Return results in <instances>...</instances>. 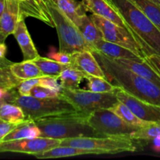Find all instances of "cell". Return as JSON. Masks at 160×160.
Instances as JSON below:
<instances>
[{"label": "cell", "instance_id": "cell-1", "mask_svg": "<svg viewBox=\"0 0 160 160\" xmlns=\"http://www.w3.org/2000/svg\"><path fill=\"white\" fill-rule=\"evenodd\" d=\"M102 68L106 79L143 101L160 106V87L131 70L122 67L114 59L98 51H92Z\"/></svg>", "mask_w": 160, "mask_h": 160}, {"label": "cell", "instance_id": "cell-2", "mask_svg": "<svg viewBox=\"0 0 160 160\" xmlns=\"http://www.w3.org/2000/svg\"><path fill=\"white\" fill-rule=\"evenodd\" d=\"M145 52L160 56V30L131 0H109Z\"/></svg>", "mask_w": 160, "mask_h": 160}, {"label": "cell", "instance_id": "cell-3", "mask_svg": "<svg viewBox=\"0 0 160 160\" xmlns=\"http://www.w3.org/2000/svg\"><path fill=\"white\" fill-rule=\"evenodd\" d=\"M88 115L81 112L59 114L34 120L42 137L65 139L78 137L101 136L88 123Z\"/></svg>", "mask_w": 160, "mask_h": 160}, {"label": "cell", "instance_id": "cell-4", "mask_svg": "<svg viewBox=\"0 0 160 160\" xmlns=\"http://www.w3.org/2000/svg\"><path fill=\"white\" fill-rule=\"evenodd\" d=\"M6 102L20 106L27 118L32 120L50 116L77 112L73 105L61 96L38 98L31 95H20L17 88L10 90V95Z\"/></svg>", "mask_w": 160, "mask_h": 160}, {"label": "cell", "instance_id": "cell-5", "mask_svg": "<svg viewBox=\"0 0 160 160\" xmlns=\"http://www.w3.org/2000/svg\"><path fill=\"white\" fill-rule=\"evenodd\" d=\"M46 6L57 31L59 51L69 54L85 50L93 51V48L84 40L78 27L56 5L48 3Z\"/></svg>", "mask_w": 160, "mask_h": 160}, {"label": "cell", "instance_id": "cell-6", "mask_svg": "<svg viewBox=\"0 0 160 160\" xmlns=\"http://www.w3.org/2000/svg\"><path fill=\"white\" fill-rule=\"evenodd\" d=\"M138 142L131 138L130 135L96 136L62 139L60 145L97 150L103 154H117L124 152L137 151L138 145L136 143Z\"/></svg>", "mask_w": 160, "mask_h": 160}, {"label": "cell", "instance_id": "cell-7", "mask_svg": "<svg viewBox=\"0 0 160 160\" xmlns=\"http://www.w3.org/2000/svg\"><path fill=\"white\" fill-rule=\"evenodd\" d=\"M117 90L113 92H95L78 88L63 89L59 96L70 102L78 112L89 115L96 110L111 109L119 102Z\"/></svg>", "mask_w": 160, "mask_h": 160}, {"label": "cell", "instance_id": "cell-8", "mask_svg": "<svg viewBox=\"0 0 160 160\" xmlns=\"http://www.w3.org/2000/svg\"><path fill=\"white\" fill-rule=\"evenodd\" d=\"M88 123L101 136L131 135L139 128L125 122L109 109H99L89 114Z\"/></svg>", "mask_w": 160, "mask_h": 160}, {"label": "cell", "instance_id": "cell-9", "mask_svg": "<svg viewBox=\"0 0 160 160\" xmlns=\"http://www.w3.org/2000/svg\"><path fill=\"white\" fill-rule=\"evenodd\" d=\"M90 17L98 27L105 40L128 48L140 58L145 59L143 48L129 30L100 16L92 14Z\"/></svg>", "mask_w": 160, "mask_h": 160}, {"label": "cell", "instance_id": "cell-10", "mask_svg": "<svg viewBox=\"0 0 160 160\" xmlns=\"http://www.w3.org/2000/svg\"><path fill=\"white\" fill-rule=\"evenodd\" d=\"M60 139L38 137L0 142V153L14 152L36 156L60 145Z\"/></svg>", "mask_w": 160, "mask_h": 160}, {"label": "cell", "instance_id": "cell-11", "mask_svg": "<svg viewBox=\"0 0 160 160\" xmlns=\"http://www.w3.org/2000/svg\"><path fill=\"white\" fill-rule=\"evenodd\" d=\"M117 96L120 102L124 103L141 120L160 123V106L147 102L120 88L117 90Z\"/></svg>", "mask_w": 160, "mask_h": 160}, {"label": "cell", "instance_id": "cell-12", "mask_svg": "<svg viewBox=\"0 0 160 160\" xmlns=\"http://www.w3.org/2000/svg\"><path fill=\"white\" fill-rule=\"evenodd\" d=\"M86 11L106 18L128 30L126 23L109 0H82Z\"/></svg>", "mask_w": 160, "mask_h": 160}, {"label": "cell", "instance_id": "cell-13", "mask_svg": "<svg viewBox=\"0 0 160 160\" xmlns=\"http://www.w3.org/2000/svg\"><path fill=\"white\" fill-rule=\"evenodd\" d=\"M21 17H25L19 0H6L4 11L0 17V31L7 38L13 34L17 23Z\"/></svg>", "mask_w": 160, "mask_h": 160}, {"label": "cell", "instance_id": "cell-14", "mask_svg": "<svg viewBox=\"0 0 160 160\" xmlns=\"http://www.w3.org/2000/svg\"><path fill=\"white\" fill-rule=\"evenodd\" d=\"M71 66L86 74L106 78L99 62L92 52L89 50L73 53Z\"/></svg>", "mask_w": 160, "mask_h": 160}, {"label": "cell", "instance_id": "cell-15", "mask_svg": "<svg viewBox=\"0 0 160 160\" xmlns=\"http://www.w3.org/2000/svg\"><path fill=\"white\" fill-rule=\"evenodd\" d=\"M12 34L21 49L23 60H33L40 56L26 26L25 17L20 19Z\"/></svg>", "mask_w": 160, "mask_h": 160}, {"label": "cell", "instance_id": "cell-16", "mask_svg": "<svg viewBox=\"0 0 160 160\" xmlns=\"http://www.w3.org/2000/svg\"><path fill=\"white\" fill-rule=\"evenodd\" d=\"M114 60L122 67L131 70L134 73L145 79L149 80L160 87V76L159 73L148 62H145V59H119Z\"/></svg>", "mask_w": 160, "mask_h": 160}, {"label": "cell", "instance_id": "cell-17", "mask_svg": "<svg viewBox=\"0 0 160 160\" xmlns=\"http://www.w3.org/2000/svg\"><path fill=\"white\" fill-rule=\"evenodd\" d=\"M95 51L102 53L105 56L113 59H144L134 54L128 48L119 45L117 44L108 42L103 38H100L95 44Z\"/></svg>", "mask_w": 160, "mask_h": 160}, {"label": "cell", "instance_id": "cell-18", "mask_svg": "<svg viewBox=\"0 0 160 160\" xmlns=\"http://www.w3.org/2000/svg\"><path fill=\"white\" fill-rule=\"evenodd\" d=\"M102 155L103 153L97 150L84 149L71 146H59L48 149L40 154L36 155L37 159H57V158L71 157V156H82V155Z\"/></svg>", "mask_w": 160, "mask_h": 160}, {"label": "cell", "instance_id": "cell-19", "mask_svg": "<svg viewBox=\"0 0 160 160\" xmlns=\"http://www.w3.org/2000/svg\"><path fill=\"white\" fill-rule=\"evenodd\" d=\"M38 137H42L40 129L35 124L34 120L28 119L25 121L17 124V126L12 131H10L2 142H9L23 138H34Z\"/></svg>", "mask_w": 160, "mask_h": 160}, {"label": "cell", "instance_id": "cell-20", "mask_svg": "<svg viewBox=\"0 0 160 160\" xmlns=\"http://www.w3.org/2000/svg\"><path fill=\"white\" fill-rule=\"evenodd\" d=\"M56 6L77 27L87 12L82 1L78 0H57Z\"/></svg>", "mask_w": 160, "mask_h": 160}, {"label": "cell", "instance_id": "cell-21", "mask_svg": "<svg viewBox=\"0 0 160 160\" xmlns=\"http://www.w3.org/2000/svg\"><path fill=\"white\" fill-rule=\"evenodd\" d=\"M10 68L13 74L21 81L45 76L33 60L12 62L10 65Z\"/></svg>", "mask_w": 160, "mask_h": 160}, {"label": "cell", "instance_id": "cell-22", "mask_svg": "<svg viewBox=\"0 0 160 160\" xmlns=\"http://www.w3.org/2000/svg\"><path fill=\"white\" fill-rule=\"evenodd\" d=\"M78 28L84 40L93 48V51H95V44L102 38V35L90 16L87 14L84 15Z\"/></svg>", "mask_w": 160, "mask_h": 160}, {"label": "cell", "instance_id": "cell-23", "mask_svg": "<svg viewBox=\"0 0 160 160\" xmlns=\"http://www.w3.org/2000/svg\"><path fill=\"white\" fill-rule=\"evenodd\" d=\"M86 78V73L72 67V66L64 69L58 76L60 85L63 89H75L79 88L81 81Z\"/></svg>", "mask_w": 160, "mask_h": 160}, {"label": "cell", "instance_id": "cell-24", "mask_svg": "<svg viewBox=\"0 0 160 160\" xmlns=\"http://www.w3.org/2000/svg\"><path fill=\"white\" fill-rule=\"evenodd\" d=\"M0 119L11 123L19 124L28 120L20 106L9 102H4L0 110Z\"/></svg>", "mask_w": 160, "mask_h": 160}, {"label": "cell", "instance_id": "cell-25", "mask_svg": "<svg viewBox=\"0 0 160 160\" xmlns=\"http://www.w3.org/2000/svg\"><path fill=\"white\" fill-rule=\"evenodd\" d=\"M33 61L45 76H59L64 69L71 66L60 63L48 57L44 58L40 56L33 59Z\"/></svg>", "mask_w": 160, "mask_h": 160}, {"label": "cell", "instance_id": "cell-26", "mask_svg": "<svg viewBox=\"0 0 160 160\" xmlns=\"http://www.w3.org/2000/svg\"><path fill=\"white\" fill-rule=\"evenodd\" d=\"M110 110H112L114 113L117 114V116L120 117L121 119H123L125 122H127L129 124L133 125V126L141 127L146 126L147 124H148L151 122L145 121V120H141L140 118L137 117L131 109H129L128 106L124 104V103L121 102L119 101V102L117 104H116L115 106L112 108L109 109Z\"/></svg>", "mask_w": 160, "mask_h": 160}, {"label": "cell", "instance_id": "cell-27", "mask_svg": "<svg viewBox=\"0 0 160 160\" xmlns=\"http://www.w3.org/2000/svg\"><path fill=\"white\" fill-rule=\"evenodd\" d=\"M160 30V6L152 0H131Z\"/></svg>", "mask_w": 160, "mask_h": 160}, {"label": "cell", "instance_id": "cell-28", "mask_svg": "<svg viewBox=\"0 0 160 160\" xmlns=\"http://www.w3.org/2000/svg\"><path fill=\"white\" fill-rule=\"evenodd\" d=\"M160 135V123L151 122L146 126L141 127L133 132L130 137L139 142H152Z\"/></svg>", "mask_w": 160, "mask_h": 160}, {"label": "cell", "instance_id": "cell-29", "mask_svg": "<svg viewBox=\"0 0 160 160\" xmlns=\"http://www.w3.org/2000/svg\"><path fill=\"white\" fill-rule=\"evenodd\" d=\"M88 90L95 92H113L119 87L112 84L106 78L86 74Z\"/></svg>", "mask_w": 160, "mask_h": 160}, {"label": "cell", "instance_id": "cell-30", "mask_svg": "<svg viewBox=\"0 0 160 160\" xmlns=\"http://www.w3.org/2000/svg\"><path fill=\"white\" fill-rule=\"evenodd\" d=\"M21 80L13 74L9 66L0 67V88L6 90L17 88Z\"/></svg>", "mask_w": 160, "mask_h": 160}, {"label": "cell", "instance_id": "cell-31", "mask_svg": "<svg viewBox=\"0 0 160 160\" xmlns=\"http://www.w3.org/2000/svg\"><path fill=\"white\" fill-rule=\"evenodd\" d=\"M30 95L38 98H55V97L59 96V92L52 90V89L42 87V86L36 85L31 89Z\"/></svg>", "mask_w": 160, "mask_h": 160}, {"label": "cell", "instance_id": "cell-32", "mask_svg": "<svg viewBox=\"0 0 160 160\" xmlns=\"http://www.w3.org/2000/svg\"><path fill=\"white\" fill-rule=\"evenodd\" d=\"M47 57L58 62H60V63L66 64V65H71L72 54L62 52L60 51L57 52L53 47H51L50 51L47 54Z\"/></svg>", "mask_w": 160, "mask_h": 160}, {"label": "cell", "instance_id": "cell-33", "mask_svg": "<svg viewBox=\"0 0 160 160\" xmlns=\"http://www.w3.org/2000/svg\"><path fill=\"white\" fill-rule=\"evenodd\" d=\"M40 78H31V79L24 80L20 82L17 87V90L18 93L21 95H31V91L34 86L39 85L40 82Z\"/></svg>", "mask_w": 160, "mask_h": 160}, {"label": "cell", "instance_id": "cell-34", "mask_svg": "<svg viewBox=\"0 0 160 160\" xmlns=\"http://www.w3.org/2000/svg\"><path fill=\"white\" fill-rule=\"evenodd\" d=\"M17 126V124L9 123L0 119V142H2V139Z\"/></svg>", "mask_w": 160, "mask_h": 160}, {"label": "cell", "instance_id": "cell-35", "mask_svg": "<svg viewBox=\"0 0 160 160\" xmlns=\"http://www.w3.org/2000/svg\"><path fill=\"white\" fill-rule=\"evenodd\" d=\"M144 59L159 73L160 76V56L158 55L152 54L145 56Z\"/></svg>", "mask_w": 160, "mask_h": 160}, {"label": "cell", "instance_id": "cell-36", "mask_svg": "<svg viewBox=\"0 0 160 160\" xmlns=\"http://www.w3.org/2000/svg\"><path fill=\"white\" fill-rule=\"evenodd\" d=\"M6 52H7V46L5 42H0V62H3L7 65H11L12 62L6 58Z\"/></svg>", "mask_w": 160, "mask_h": 160}, {"label": "cell", "instance_id": "cell-37", "mask_svg": "<svg viewBox=\"0 0 160 160\" xmlns=\"http://www.w3.org/2000/svg\"><path fill=\"white\" fill-rule=\"evenodd\" d=\"M10 95V90H6L0 88V101L6 102Z\"/></svg>", "mask_w": 160, "mask_h": 160}, {"label": "cell", "instance_id": "cell-38", "mask_svg": "<svg viewBox=\"0 0 160 160\" xmlns=\"http://www.w3.org/2000/svg\"><path fill=\"white\" fill-rule=\"evenodd\" d=\"M152 142L153 144V149L156 152H160V135L153 139Z\"/></svg>", "mask_w": 160, "mask_h": 160}, {"label": "cell", "instance_id": "cell-39", "mask_svg": "<svg viewBox=\"0 0 160 160\" xmlns=\"http://www.w3.org/2000/svg\"><path fill=\"white\" fill-rule=\"evenodd\" d=\"M5 6H6V0H0V17L4 11Z\"/></svg>", "mask_w": 160, "mask_h": 160}, {"label": "cell", "instance_id": "cell-40", "mask_svg": "<svg viewBox=\"0 0 160 160\" xmlns=\"http://www.w3.org/2000/svg\"><path fill=\"white\" fill-rule=\"evenodd\" d=\"M6 39V37H5L4 34L0 31V42H5V40Z\"/></svg>", "mask_w": 160, "mask_h": 160}, {"label": "cell", "instance_id": "cell-41", "mask_svg": "<svg viewBox=\"0 0 160 160\" xmlns=\"http://www.w3.org/2000/svg\"><path fill=\"white\" fill-rule=\"evenodd\" d=\"M38 1L43 5H47V4H48V3H50L49 0H38Z\"/></svg>", "mask_w": 160, "mask_h": 160}, {"label": "cell", "instance_id": "cell-42", "mask_svg": "<svg viewBox=\"0 0 160 160\" xmlns=\"http://www.w3.org/2000/svg\"><path fill=\"white\" fill-rule=\"evenodd\" d=\"M50 3H52V4L53 5H56L57 4V0H49Z\"/></svg>", "mask_w": 160, "mask_h": 160}, {"label": "cell", "instance_id": "cell-43", "mask_svg": "<svg viewBox=\"0 0 160 160\" xmlns=\"http://www.w3.org/2000/svg\"><path fill=\"white\" fill-rule=\"evenodd\" d=\"M152 1L156 3V4L159 5V6H160V0H152Z\"/></svg>", "mask_w": 160, "mask_h": 160}, {"label": "cell", "instance_id": "cell-44", "mask_svg": "<svg viewBox=\"0 0 160 160\" xmlns=\"http://www.w3.org/2000/svg\"><path fill=\"white\" fill-rule=\"evenodd\" d=\"M4 102H5V101H0V110H1V108H2V106L3 103H4Z\"/></svg>", "mask_w": 160, "mask_h": 160}, {"label": "cell", "instance_id": "cell-45", "mask_svg": "<svg viewBox=\"0 0 160 160\" xmlns=\"http://www.w3.org/2000/svg\"><path fill=\"white\" fill-rule=\"evenodd\" d=\"M5 66H9V65H7V64L6 63H3V62H0V67H5Z\"/></svg>", "mask_w": 160, "mask_h": 160}, {"label": "cell", "instance_id": "cell-46", "mask_svg": "<svg viewBox=\"0 0 160 160\" xmlns=\"http://www.w3.org/2000/svg\"><path fill=\"white\" fill-rule=\"evenodd\" d=\"M20 2H28V1H31V0H19Z\"/></svg>", "mask_w": 160, "mask_h": 160}]
</instances>
